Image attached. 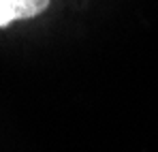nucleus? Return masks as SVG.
Wrapping results in <instances>:
<instances>
[{
  "label": "nucleus",
  "mask_w": 158,
  "mask_h": 152,
  "mask_svg": "<svg viewBox=\"0 0 158 152\" xmlns=\"http://www.w3.org/2000/svg\"><path fill=\"white\" fill-rule=\"evenodd\" d=\"M49 0H0V26L15 20H28L47 9Z\"/></svg>",
  "instance_id": "obj_1"
}]
</instances>
